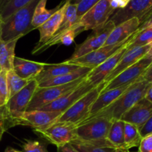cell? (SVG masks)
<instances>
[{
    "instance_id": "6da1fadb",
    "label": "cell",
    "mask_w": 152,
    "mask_h": 152,
    "mask_svg": "<svg viewBox=\"0 0 152 152\" xmlns=\"http://www.w3.org/2000/svg\"><path fill=\"white\" fill-rule=\"evenodd\" d=\"M151 85V83L140 79L131 85L127 90L109 106L91 117H108L113 120H120L126 111H129L137 102L145 98L147 91Z\"/></svg>"
},
{
    "instance_id": "7a4b0ae2",
    "label": "cell",
    "mask_w": 152,
    "mask_h": 152,
    "mask_svg": "<svg viewBox=\"0 0 152 152\" xmlns=\"http://www.w3.org/2000/svg\"><path fill=\"white\" fill-rule=\"evenodd\" d=\"M39 0H32L1 23V39L10 41L20 39L32 31L31 22L34 10Z\"/></svg>"
},
{
    "instance_id": "3957f363",
    "label": "cell",
    "mask_w": 152,
    "mask_h": 152,
    "mask_svg": "<svg viewBox=\"0 0 152 152\" xmlns=\"http://www.w3.org/2000/svg\"><path fill=\"white\" fill-rule=\"evenodd\" d=\"M112 123L113 120L108 117H93L87 119L77 126V139L94 145L114 147L107 140Z\"/></svg>"
},
{
    "instance_id": "277c9868",
    "label": "cell",
    "mask_w": 152,
    "mask_h": 152,
    "mask_svg": "<svg viewBox=\"0 0 152 152\" xmlns=\"http://www.w3.org/2000/svg\"><path fill=\"white\" fill-rule=\"evenodd\" d=\"M104 86L105 83H102L91 89L69 108L64 111L55 122H65L77 126L85 121L89 117L92 105L100 94Z\"/></svg>"
},
{
    "instance_id": "5b68a950",
    "label": "cell",
    "mask_w": 152,
    "mask_h": 152,
    "mask_svg": "<svg viewBox=\"0 0 152 152\" xmlns=\"http://www.w3.org/2000/svg\"><path fill=\"white\" fill-rule=\"evenodd\" d=\"M41 138L58 148L77 139V126L65 122H54L42 129H33Z\"/></svg>"
},
{
    "instance_id": "8992f818",
    "label": "cell",
    "mask_w": 152,
    "mask_h": 152,
    "mask_svg": "<svg viewBox=\"0 0 152 152\" xmlns=\"http://www.w3.org/2000/svg\"><path fill=\"white\" fill-rule=\"evenodd\" d=\"M87 77V76H86ZM86 77H82L76 81L62 86H50V87L37 88L31 99V102L27 108L26 111L39 109L60 98L69 91L80 86L85 80Z\"/></svg>"
},
{
    "instance_id": "52a82bcc",
    "label": "cell",
    "mask_w": 152,
    "mask_h": 152,
    "mask_svg": "<svg viewBox=\"0 0 152 152\" xmlns=\"http://www.w3.org/2000/svg\"><path fill=\"white\" fill-rule=\"evenodd\" d=\"M111 0H100L88 10L76 24L82 31L94 30L106 23L115 10L111 6Z\"/></svg>"
},
{
    "instance_id": "ba28073f",
    "label": "cell",
    "mask_w": 152,
    "mask_h": 152,
    "mask_svg": "<svg viewBox=\"0 0 152 152\" xmlns=\"http://www.w3.org/2000/svg\"><path fill=\"white\" fill-rule=\"evenodd\" d=\"M137 32L138 30L134 34H132L129 39H127L125 41L122 42L114 45H104L102 47H101L100 48L94 50V51L91 52V53H87V54L84 55V56H81V57L73 59V60L67 59L66 61H65L63 62H65L66 64L78 65V66L80 67H86V68L93 69V68H96L98 65L102 64L103 62H105L108 58H109L114 53H115L124 45H126V43L132 41L134 38L135 36L137 35Z\"/></svg>"
},
{
    "instance_id": "9c48e42d",
    "label": "cell",
    "mask_w": 152,
    "mask_h": 152,
    "mask_svg": "<svg viewBox=\"0 0 152 152\" xmlns=\"http://www.w3.org/2000/svg\"><path fill=\"white\" fill-rule=\"evenodd\" d=\"M115 28L114 24L108 20L106 23L93 30L89 37L80 45H77L69 60L77 59L104 46L108 36Z\"/></svg>"
},
{
    "instance_id": "30bf717a",
    "label": "cell",
    "mask_w": 152,
    "mask_h": 152,
    "mask_svg": "<svg viewBox=\"0 0 152 152\" xmlns=\"http://www.w3.org/2000/svg\"><path fill=\"white\" fill-rule=\"evenodd\" d=\"M151 64L152 57L145 55L140 60L126 68L125 71L119 74L115 78L106 83L102 88L101 92L116 88H120L122 86L132 85L135 82L140 80L142 74Z\"/></svg>"
},
{
    "instance_id": "8fae6325",
    "label": "cell",
    "mask_w": 152,
    "mask_h": 152,
    "mask_svg": "<svg viewBox=\"0 0 152 152\" xmlns=\"http://www.w3.org/2000/svg\"><path fill=\"white\" fill-rule=\"evenodd\" d=\"M38 88V82L34 79L25 87L13 95L6 104L10 116L14 120L16 126H19V120L26 111L31 99Z\"/></svg>"
},
{
    "instance_id": "7c38bea8",
    "label": "cell",
    "mask_w": 152,
    "mask_h": 152,
    "mask_svg": "<svg viewBox=\"0 0 152 152\" xmlns=\"http://www.w3.org/2000/svg\"><path fill=\"white\" fill-rule=\"evenodd\" d=\"M152 10V0H130L126 7L116 10L109 20L117 26L133 18L140 21Z\"/></svg>"
},
{
    "instance_id": "4fadbf2b",
    "label": "cell",
    "mask_w": 152,
    "mask_h": 152,
    "mask_svg": "<svg viewBox=\"0 0 152 152\" xmlns=\"http://www.w3.org/2000/svg\"><path fill=\"white\" fill-rule=\"evenodd\" d=\"M95 87L96 86L88 81L87 77H86L84 81L77 88L69 91L56 100L42 106L39 109L42 110V111H56V112H60L62 114L73 104L75 103L78 99H80L82 96L86 95L88 92L90 91Z\"/></svg>"
},
{
    "instance_id": "5bb4252c",
    "label": "cell",
    "mask_w": 152,
    "mask_h": 152,
    "mask_svg": "<svg viewBox=\"0 0 152 152\" xmlns=\"http://www.w3.org/2000/svg\"><path fill=\"white\" fill-rule=\"evenodd\" d=\"M131 42L124 45L121 48L119 49L115 53H114L112 56L108 58L105 62H103L96 68L91 69V71L87 75L88 81L95 86H97L98 85L103 83L105 78L114 69L116 65H117V63L120 62L121 58L123 57V54L127 50L128 45Z\"/></svg>"
},
{
    "instance_id": "9a60e30c",
    "label": "cell",
    "mask_w": 152,
    "mask_h": 152,
    "mask_svg": "<svg viewBox=\"0 0 152 152\" xmlns=\"http://www.w3.org/2000/svg\"><path fill=\"white\" fill-rule=\"evenodd\" d=\"M62 113L36 109L25 111L19 120V126H30L33 129H42L54 123Z\"/></svg>"
},
{
    "instance_id": "2e32d148",
    "label": "cell",
    "mask_w": 152,
    "mask_h": 152,
    "mask_svg": "<svg viewBox=\"0 0 152 152\" xmlns=\"http://www.w3.org/2000/svg\"><path fill=\"white\" fill-rule=\"evenodd\" d=\"M152 46V42L150 44L143 46H139V47L132 48H127L126 51L123 54V57L117 63L114 69L110 73L109 75L105 78L103 83L105 85L115 78L119 74L123 72V71L128 68L129 67L132 66V65L137 62L143 58L145 55L149 51L150 48Z\"/></svg>"
},
{
    "instance_id": "e0dca14e",
    "label": "cell",
    "mask_w": 152,
    "mask_h": 152,
    "mask_svg": "<svg viewBox=\"0 0 152 152\" xmlns=\"http://www.w3.org/2000/svg\"><path fill=\"white\" fill-rule=\"evenodd\" d=\"M152 114V102L145 98L137 102L128 111H126L120 120L131 123L140 129Z\"/></svg>"
},
{
    "instance_id": "ac0fdd59",
    "label": "cell",
    "mask_w": 152,
    "mask_h": 152,
    "mask_svg": "<svg viewBox=\"0 0 152 152\" xmlns=\"http://www.w3.org/2000/svg\"><path fill=\"white\" fill-rule=\"evenodd\" d=\"M68 3V1H64L63 4L38 28L39 32V40L35 47H39L45 44L57 32L63 20L64 15Z\"/></svg>"
},
{
    "instance_id": "d6986e66",
    "label": "cell",
    "mask_w": 152,
    "mask_h": 152,
    "mask_svg": "<svg viewBox=\"0 0 152 152\" xmlns=\"http://www.w3.org/2000/svg\"><path fill=\"white\" fill-rule=\"evenodd\" d=\"M82 32H83V31L81 30V28H79L77 24L75 23L69 29L66 30L63 32L55 34L45 44L42 45L39 47H34V50H32V54L37 55L39 53H41L42 52L45 51L46 49L49 48L50 47L55 45H70L74 42L77 36Z\"/></svg>"
},
{
    "instance_id": "ffe728a7",
    "label": "cell",
    "mask_w": 152,
    "mask_h": 152,
    "mask_svg": "<svg viewBox=\"0 0 152 152\" xmlns=\"http://www.w3.org/2000/svg\"><path fill=\"white\" fill-rule=\"evenodd\" d=\"M140 25L139 19L133 18L120 24L113 29L104 45H111L122 42L134 34Z\"/></svg>"
},
{
    "instance_id": "44dd1931",
    "label": "cell",
    "mask_w": 152,
    "mask_h": 152,
    "mask_svg": "<svg viewBox=\"0 0 152 152\" xmlns=\"http://www.w3.org/2000/svg\"><path fill=\"white\" fill-rule=\"evenodd\" d=\"M45 65L42 62H34L15 56L13 70L22 79L32 80L42 71Z\"/></svg>"
},
{
    "instance_id": "7402d4cb",
    "label": "cell",
    "mask_w": 152,
    "mask_h": 152,
    "mask_svg": "<svg viewBox=\"0 0 152 152\" xmlns=\"http://www.w3.org/2000/svg\"><path fill=\"white\" fill-rule=\"evenodd\" d=\"M130 86H122V87L116 88L101 92L99 96H97L96 100H95V102L92 105L90 111V114H89V117L88 118L92 117L94 114H96V113L99 112L106 107L109 106L120 95L123 94Z\"/></svg>"
},
{
    "instance_id": "603a6c76",
    "label": "cell",
    "mask_w": 152,
    "mask_h": 152,
    "mask_svg": "<svg viewBox=\"0 0 152 152\" xmlns=\"http://www.w3.org/2000/svg\"><path fill=\"white\" fill-rule=\"evenodd\" d=\"M91 71V68H86V67H80V68L73 71V72L68 73V74L59 76V77L47 79V80L38 82V87L45 88L68 84V83L76 81V80H79L82 77H86Z\"/></svg>"
},
{
    "instance_id": "cb8c5ba5",
    "label": "cell",
    "mask_w": 152,
    "mask_h": 152,
    "mask_svg": "<svg viewBox=\"0 0 152 152\" xmlns=\"http://www.w3.org/2000/svg\"><path fill=\"white\" fill-rule=\"evenodd\" d=\"M80 68V66L78 65L66 64L65 62L59 64H46L42 71L39 74L35 80L37 82H40L47 79L59 77L73 72Z\"/></svg>"
},
{
    "instance_id": "d4e9b609",
    "label": "cell",
    "mask_w": 152,
    "mask_h": 152,
    "mask_svg": "<svg viewBox=\"0 0 152 152\" xmlns=\"http://www.w3.org/2000/svg\"><path fill=\"white\" fill-rule=\"evenodd\" d=\"M19 39L3 41L0 39V69L1 71H8L13 68L15 58V48Z\"/></svg>"
},
{
    "instance_id": "484cf974",
    "label": "cell",
    "mask_w": 152,
    "mask_h": 152,
    "mask_svg": "<svg viewBox=\"0 0 152 152\" xmlns=\"http://www.w3.org/2000/svg\"><path fill=\"white\" fill-rule=\"evenodd\" d=\"M48 0H39L38 4H37L33 15L32 22H31V28L32 30L38 29L42 24H44L61 6L63 4L64 1H62L55 8L48 10L46 8V4Z\"/></svg>"
},
{
    "instance_id": "4316f807",
    "label": "cell",
    "mask_w": 152,
    "mask_h": 152,
    "mask_svg": "<svg viewBox=\"0 0 152 152\" xmlns=\"http://www.w3.org/2000/svg\"><path fill=\"white\" fill-rule=\"evenodd\" d=\"M125 122L121 120H114L107 135L108 142L117 149L124 148Z\"/></svg>"
},
{
    "instance_id": "83f0119b",
    "label": "cell",
    "mask_w": 152,
    "mask_h": 152,
    "mask_svg": "<svg viewBox=\"0 0 152 152\" xmlns=\"http://www.w3.org/2000/svg\"><path fill=\"white\" fill-rule=\"evenodd\" d=\"M32 0H4L0 5V16L4 22L16 12L22 9Z\"/></svg>"
},
{
    "instance_id": "f1b7e54d",
    "label": "cell",
    "mask_w": 152,
    "mask_h": 152,
    "mask_svg": "<svg viewBox=\"0 0 152 152\" xmlns=\"http://www.w3.org/2000/svg\"><path fill=\"white\" fill-rule=\"evenodd\" d=\"M31 80H25L19 77L13 69L7 71L6 74V82H7L8 99L22 90L24 87L30 83Z\"/></svg>"
},
{
    "instance_id": "f546056e",
    "label": "cell",
    "mask_w": 152,
    "mask_h": 152,
    "mask_svg": "<svg viewBox=\"0 0 152 152\" xmlns=\"http://www.w3.org/2000/svg\"><path fill=\"white\" fill-rule=\"evenodd\" d=\"M139 129L136 126L125 122L124 148L129 150L134 147H138L142 140Z\"/></svg>"
},
{
    "instance_id": "4dcf8cb0",
    "label": "cell",
    "mask_w": 152,
    "mask_h": 152,
    "mask_svg": "<svg viewBox=\"0 0 152 152\" xmlns=\"http://www.w3.org/2000/svg\"><path fill=\"white\" fill-rule=\"evenodd\" d=\"M70 144L80 152H117V150L114 147L94 145L78 139L72 141Z\"/></svg>"
},
{
    "instance_id": "1f68e13d",
    "label": "cell",
    "mask_w": 152,
    "mask_h": 152,
    "mask_svg": "<svg viewBox=\"0 0 152 152\" xmlns=\"http://www.w3.org/2000/svg\"><path fill=\"white\" fill-rule=\"evenodd\" d=\"M152 42V28H145V29L140 31L138 29V32L134 38L128 45V48H132L139 46L146 45Z\"/></svg>"
},
{
    "instance_id": "d6a6232c",
    "label": "cell",
    "mask_w": 152,
    "mask_h": 152,
    "mask_svg": "<svg viewBox=\"0 0 152 152\" xmlns=\"http://www.w3.org/2000/svg\"><path fill=\"white\" fill-rule=\"evenodd\" d=\"M22 148L23 152H48L44 143L33 140H24Z\"/></svg>"
},
{
    "instance_id": "836d02e7",
    "label": "cell",
    "mask_w": 152,
    "mask_h": 152,
    "mask_svg": "<svg viewBox=\"0 0 152 152\" xmlns=\"http://www.w3.org/2000/svg\"><path fill=\"white\" fill-rule=\"evenodd\" d=\"M0 126L7 132L9 129L16 126L5 105L0 106Z\"/></svg>"
},
{
    "instance_id": "e575fe53",
    "label": "cell",
    "mask_w": 152,
    "mask_h": 152,
    "mask_svg": "<svg viewBox=\"0 0 152 152\" xmlns=\"http://www.w3.org/2000/svg\"><path fill=\"white\" fill-rule=\"evenodd\" d=\"M6 74L7 71H0V106L5 105L8 101Z\"/></svg>"
},
{
    "instance_id": "d590c367",
    "label": "cell",
    "mask_w": 152,
    "mask_h": 152,
    "mask_svg": "<svg viewBox=\"0 0 152 152\" xmlns=\"http://www.w3.org/2000/svg\"><path fill=\"white\" fill-rule=\"evenodd\" d=\"M100 0H81L77 4V18L78 20L94 4L99 2Z\"/></svg>"
},
{
    "instance_id": "8d00e7d4",
    "label": "cell",
    "mask_w": 152,
    "mask_h": 152,
    "mask_svg": "<svg viewBox=\"0 0 152 152\" xmlns=\"http://www.w3.org/2000/svg\"><path fill=\"white\" fill-rule=\"evenodd\" d=\"M138 147V152H152V133L143 137Z\"/></svg>"
},
{
    "instance_id": "74e56055",
    "label": "cell",
    "mask_w": 152,
    "mask_h": 152,
    "mask_svg": "<svg viewBox=\"0 0 152 152\" xmlns=\"http://www.w3.org/2000/svg\"><path fill=\"white\" fill-rule=\"evenodd\" d=\"M140 25L139 28H138L140 31H142V30L145 29V28H152V10L148 14L145 15L140 21Z\"/></svg>"
},
{
    "instance_id": "f35d334b",
    "label": "cell",
    "mask_w": 152,
    "mask_h": 152,
    "mask_svg": "<svg viewBox=\"0 0 152 152\" xmlns=\"http://www.w3.org/2000/svg\"><path fill=\"white\" fill-rule=\"evenodd\" d=\"M139 131L142 137L148 134L152 133V114L151 117L148 119V120L142 125V127L139 129Z\"/></svg>"
},
{
    "instance_id": "ab89813d",
    "label": "cell",
    "mask_w": 152,
    "mask_h": 152,
    "mask_svg": "<svg viewBox=\"0 0 152 152\" xmlns=\"http://www.w3.org/2000/svg\"><path fill=\"white\" fill-rule=\"evenodd\" d=\"M130 0H111V6L114 10H117L118 9H123L127 6Z\"/></svg>"
},
{
    "instance_id": "60d3db41",
    "label": "cell",
    "mask_w": 152,
    "mask_h": 152,
    "mask_svg": "<svg viewBox=\"0 0 152 152\" xmlns=\"http://www.w3.org/2000/svg\"><path fill=\"white\" fill-rule=\"evenodd\" d=\"M140 79L142 80H145V81L152 84V64L147 68L146 71L144 72Z\"/></svg>"
},
{
    "instance_id": "b9f144b4",
    "label": "cell",
    "mask_w": 152,
    "mask_h": 152,
    "mask_svg": "<svg viewBox=\"0 0 152 152\" xmlns=\"http://www.w3.org/2000/svg\"><path fill=\"white\" fill-rule=\"evenodd\" d=\"M58 151L59 152H80L79 151H77V150L76 149L73 145H71L70 143L66 144V145H64V146L58 148Z\"/></svg>"
},
{
    "instance_id": "7bdbcfd3",
    "label": "cell",
    "mask_w": 152,
    "mask_h": 152,
    "mask_svg": "<svg viewBox=\"0 0 152 152\" xmlns=\"http://www.w3.org/2000/svg\"><path fill=\"white\" fill-rule=\"evenodd\" d=\"M145 99H147L148 102H152V84L148 88V91L146 92V94L145 96Z\"/></svg>"
},
{
    "instance_id": "ee69618b",
    "label": "cell",
    "mask_w": 152,
    "mask_h": 152,
    "mask_svg": "<svg viewBox=\"0 0 152 152\" xmlns=\"http://www.w3.org/2000/svg\"><path fill=\"white\" fill-rule=\"evenodd\" d=\"M4 152H22V151H18V150L15 149V148H11V147H7V148L5 149V151H4Z\"/></svg>"
},
{
    "instance_id": "f6af8a7d",
    "label": "cell",
    "mask_w": 152,
    "mask_h": 152,
    "mask_svg": "<svg viewBox=\"0 0 152 152\" xmlns=\"http://www.w3.org/2000/svg\"><path fill=\"white\" fill-rule=\"evenodd\" d=\"M4 132H5V131L4 130V129L0 126V140H1V138H2V136H3V134H4Z\"/></svg>"
},
{
    "instance_id": "bcb514c9",
    "label": "cell",
    "mask_w": 152,
    "mask_h": 152,
    "mask_svg": "<svg viewBox=\"0 0 152 152\" xmlns=\"http://www.w3.org/2000/svg\"><path fill=\"white\" fill-rule=\"evenodd\" d=\"M81 0H68V2L71 3H74V4H78Z\"/></svg>"
},
{
    "instance_id": "7dc6e473",
    "label": "cell",
    "mask_w": 152,
    "mask_h": 152,
    "mask_svg": "<svg viewBox=\"0 0 152 152\" xmlns=\"http://www.w3.org/2000/svg\"><path fill=\"white\" fill-rule=\"evenodd\" d=\"M1 23H2V20L0 16V39H1Z\"/></svg>"
},
{
    "instance_id": "c3c4849f",
    "label": "cell",
    "mask_w": 152,
    "mask_h": 152,
    "mask_svg": "<svg viewBox=\"0 0 152 152\" xmlns=\"http://www.w3.org/2000/svg\"><path fill=\"white\" fill-rule=\"evenodd\" d=\"M117 152H130V151H129V150L122 149V148H119V149L117 150Z\"/></svg>"
},
{
    "instance_id": "681fc988",
    "label": "cell",
    "mask_w": 152,
    "mask_h": 152,
    "mask_svg": "<svg viewBox=\"0 0 152 152\" xmlns=\"http://www.w3.org/2000/svg\"><path fill=\"white\" fill-rule=\"evenodd\" d=\"M146 55H148V56H151L152 57V46H151V48H150L149 51L148 52V53H147Z\"/></svg>"
},
{
    "instance_id": "f907efd6",
    "label": "cell",
    "mask_w": 152,
    "mask_h": 152,
    "mask_svg": "<svg viewBox=\"0 0 152 152\" xmlns=\"http://www.w3.org/2000/svg\"><path fill=\"white\" fill-rule=\"evenodd\" d=\"M3 1H4V0H0V5H1V3H2Z\"/></svg>"
},
{
    "instance_id": "816d5d0a",
    "label": "cell",
    "mask_w": 152,
    "mask_h": 152,
    "mask_svg": "<svg viewBox=\"0 0 152 152\" xmlns=\"http://www.w3.org/2000/svg\"><path fill=\"white\" fill-rule=\"evenodd\" d=\"M64 1H68V0H64Z\"/></svg>"
},
{
    "instance_id": "f5cc1de1",
    "label": "cell",
    "mask_w": 152,
    "mask_h": 152,
    "mask_svg": "<svg viewBox=\"0 0 152 152\" xmlns=\"http://www.w3.org/2000/svg\"><path fill=\"white\" fill-rule=\"evenodd\" d=\"M0 71H1V69H0Z\"/></svg>"
}]
</instances>
